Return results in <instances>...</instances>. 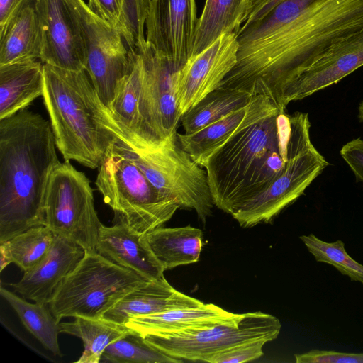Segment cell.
<instances>
[{
	"label": "cell",
	"mask_w": 363,
	"mask_h": 363,
	"mask_svg": "<svg viewBox=\"0 0 363 363\" xmlns=\"http://www.w3.org/2000/svg\"><path fill=\"white\" fill-rule=\"evenodd\" d=\"M249 0H206L199 18L191 56L225 33H237L245 22Z\"/></svg>",
	"instance_id": "obj_26"
},
{
	"label": "cell",
	"mask_w": 363,
	"mask_h": 363,
	"mask_svg": "<svg viewBox=\"0 0 363 363\" xmlns=\"http://www.w3.org/2000/svg\"><path fill=\"white\" fill-rule=\"evenodd\" d=\"M131 66L118 83L109 111L135 152L153 151L164 147V135L152 104L142 56L130 52Z\"/></svg>",
	"instance_id": "obj_12"
},
{
	"label": "cell",
	"mask_w": 363,
	"mask_h": 363,
	"mask_svg": "<svg viewBox=\"0 0 363 363\" xmlns=\"http://www.w3.org/2000/svg\"><path fill=\"white\" fill-rule=\"evenodd\" d=\"M42 30L33 4L24 7L0 31V65L40 60Z\"/></svg>",
	"instance_id": "obj_24"
},
{
	"label": "cell",
	"mask_w": 363,
	"mask_h": 363,
	"mask_svg": "<svg viewBox=\"0 0 363 363\" xmlns=\"http://www.w3.org/2000/svg\"><path fill=\"white\" fill-rule=\"evenodd\" d=\"M82 32L85 71L109 109L118 83L128 73L131 56L120 33L96 16L84 0H66Z\"/></svg>",
	"instance_id": "obj_11"
},
{
	"label": "cell",
	"mask_w": 363,
	"mask_h": 363,
	"mask_svg": "<svg viewBox=\"0 0 363 363\" xmlns=\"http://www.w3.org/2000/svg\"><path fill=\"white\" fill-rule=\"evenodd\" d=\"M198 21L196 0H150L146 40L182 69L191 56Z\"/></svg>",
	"instance_id": "obj_13"
},
{
	"label": "cell",
	"mask_w": 363,
	"mask_h": 363,
	"mask_svg": "<svg viewBox=\"0 0 363 363\" xmlns=\"http://www.w3.org/2000/svg\"><path fill=\"white\" fill-rule=\"evenodd\" d=\"M44 86L43 64L38 60L0 65V120L43 96Z\"/></svg>",
	"instance_id": "obj_22"
},
{
	"label": "cell",
	"mask_w": 363,
	"mask_h": 363,
	"mask_svg": "<svg viewBox=\"0 0 363 363\" xmlns=\"http://www.w3.org/2000/svg\"><path fill=\"white\" fill-rule=\"evenodd\" d=\"M235 313L213 303L182 308L130 319L125 325L140 335L147 333H171L216 324Z\"/></svg>",
	"instance_id": "obj_23"
},
{
	"label": "cell",
	"mask_w": 363,
	"mask_h": 363,
	"mask_svg": "<svg viewBox=\"0 0 363 363\" xmlns=\"http://www.w3.org/2000/svg\"><path fill=\"white\" fill-rule=\"evenodd\" d=\"M150 0H123L118 32L129 51L138 52L146 43L145 27Z\"/></svg>",
	"instance_id": "obj_33"
},
{
	"label": "cell",
	"mask_w": 363,
	"mask_h": 363,
	"mask_svg": "<svg viewBox=\"0 0 363 363\" xmlns=\"http://www.w3.org/2000/svg\"><path fill=\"white\" fill-rule=\"evenodd\" d=\"M43 101L56 147L65 161L96 169L109 147L130 143L103 104L85 70L43 64Z\"/></svg>",
	"instance_id": "obj_4"
},
{
	"label": "cell",
	"mask_w": 363,
	"mask_h": 363,
	"mask_svg": "<svg viewBox=\"0 0 363 363\" xmlns=\"http://www.w3.org/2000/svg\"><path fill=\"white\" fill-rule=\"evenodd\" d=\"M267 342L264 340H257L242 343L213 354L206 362L242 363L253 361L263 355V347Z\"/></svg>",
	"instance_id": "obj_34"
},
{
	"label": "cell",
	"mask_w": 363,
	"mask_h": 363,
	"mask_svg": "<svg viewBox=\"0 0 363 363\" xmlns=\"http://www.w3.org/2000/svg\"><path fill=\"white\" fill-rule=\"evenodd\" d=\"M138 53L143 60L147 90L159 125L167 140L175 139L182 117L178 103L181 69L147 41Z\"/></svg>",
	"instance_id": "obj_17"
},
{
	"label": "cell",
	"mask_w": 363,
	"mask_h": 363,
	"mask_svg": "<svg viewBox=\"0 0 363 363\" xmlns=\"http://www.w3.org/2000/svg\"><path fill=\"white\" fill-rule=\"evenodd\" d=\"M290 121L287 160L282 172L264 192L231 215L242 228L272 221L296 201L328 165L311 140L308 113L296 112L290 115Z\"/></svg>",
	"instance_id": "obj_6"
},
{
	"label": "cell",
	"mask_w": 363,
	"mask_h": 363,
	"mask_svg": "<svg viewBox=\"0 0 363 363\" xmlns=\"http://www.w3.org/2000/svg\"><path fill=\"white\" fill-rule=\"evenodd\" d=\"M84 254V250L75 242L55 235L53 244L44 259L32 269L24 272L21 280L11 286L25 298L48 305L57 287Z\"/></svg>",
	"instance_id": "obj_18"
},
{
	"label": "cell",
	"mask_w": 363,
	"mask_h": 363,
	"mask_svg": "<svg viewBox=\"0 0 363 363\" xmlns=\"http://www.w3.org/2000/svg\"><path fill=\"white\" fill-rule=\"evenodd\" d=\"M300 239L317 262L333 266L342 274L363 285V265L350 257L342 240L327 242L313 234L302 235Z\"/></svg>",
	"instance_id": "obj_32"
},
{
	"label": "cell",
	"mask_w": 363,
	"mask_h": 363,
	"mask_svg": "<svg viewBox=\"0 0 363 363\" xmlns=\"http://www.w3.org/2000/svg\"><path fill=\"white\" fill-rule=\"evenodd\" d=\"M275 106L276 104L267 96H253L246 106L230 113L203 128L193 133L177 134L179 143L192 160L201 165L211 153L244 123Z\"/></svg>",
	"instance_id": "obj_21"
},
{
	"label": "cell",
	"mask_w": 363,
	"mask_h": 363,
	"mask_svg": "<svg viewBox=\"0 0 363 363\" xmlns=\"http://www.w3.org/2000/svg\"><path fill=\"white\" fill-rule=\"evenodd\" d=\"M296 363H363V353L312 350L295 354Z\"/></svg>",
	"instance_id": "obj_35"
},
{
	"label": "cell",
	"mask_w": 363,
	"mask_h": 363,
	"mask_svg": "<svg viewBox=\"0 0 363 363\" xmlns=\"http://www.w3.org/2000/svg\"><path fill=\"white\" fill-rule=\"evenodd\" d=\"M203 303L175 289L163 276L143 281L108 310L103 318L125 325L133 318L174 308L196 307Z\"/></svg>",
	"instance_id": "obj_20"
},
{
	"label": "cell",
	"mask_w": 363,
	"mask_h": 363,
	"mask_svg": "<svg viewBox=\"0 0 363 363\" xmlns=\"http://www.w3.org/2000/svg\"><path fill=\"white\" fill-rule=\"evenodd\" d=\"M34 0H0V31L24 7L33 4Z\"/></svg>",
	"instance_id": "obj_38"
},
{
	"label": "cell",
	"mask_w": 363,
	"mask_h": 363,
	"mask_svg": "<svg viewBox=\"0 0 363 363\" xmlns=\"http://www.w3.org/2000/svg\"><path fill=\"white\" fill-rule=\"evenodd\" d=\"M123 0H88L89 9L118 31Z\"/></svg>",
	"instance_id": "obj_37"
},
{
	"label": "cell",
	"mask_w": 363,
	"mask_h": 363,
	"mask_svg": "<svg viewBox=\"0 0 363 363\" xmlns=\"http://www.w3.org/2000/svg\"><path fill=\"white\" fill-rule=\"evenodd\" d=\"M237 33L221 35L208 48L191 57L180 69L178 103L181 114L209 92L219 88L237 62Z\"/></svg>",
	"instance_id": "obj_15"
},
{
	"label": "cell",
	"mask_w": 363,
	"mask_h": 363,
	"mask_svg": "<svg viewBox=\"0 0 363 363\" xmlns=\"http://www.w3.org/2000/svg\"><path fill=\"white\" fill-rule=\"evenodd\" d=\"M363 29V0H286L237 33V62L220 87L269 98L285 94L328 48Z\"/></svg>",
	"instance_id": "obj_1"
},
{
	"label": "cell",
	"mask_w": 363,
	"mask_h": 363,
	"mask_svg": "<svg viewBox=\"0 0 363 363\" xmlns=\"http://www.w3.org/2000/svg\"><path fill=\"white\" fill-rule=\"evenodd\" d=\"M279 320L261 311L235 313L216 324L171 333L141 335L155 350L180 360L206 362L213 354L257 340H275L281 330Z\"/></svg>",
	"instance_id": "obj_8"
},
{
	"label": "cell",
	"mask_w": 363,
	"mask_h": 363,
	"mask_svg": "<svg viewBox=\"0 0 363 363\" xmlns=\"http://www.w3.org/2000/svg\"><path fill=\"white\" fill-rule=\"evenodd\" d=\"M164 270L197 262L203 247L201 230L187 225L155 228L145 234Z\"/></svg>",
	"instance_id": "obj_25"
},
{
	"label": "cell",
	"mask_w": 363,
	"mask_h": 363,
	"mask_svg": "<svg viewBox=\"0 0 363 363\" xmlns=\"http://www.w3.org/2000/svg\"><path fill=\"white\" fill-rule=\"evenodd\" d=\"M290 115L274 106L251 118L201 166L214 206L230 216L264 192L287 160Z\"/></svg>",
	"instance_id": "obj_3"
},
{
	"label": "cell",
	"mask_w": 363,
	"mask_h": 363,
	"mask_svg": "<svg viewBox=\"0 0 363 363\" xmlns=\"http://www.w3.org/2000/svg\"><path fill=\"white\" fill-rule=\"evenodd\" d=\"M363 66V29L337 42L309 66L286 91L284 106L308 97Z\"/></svg>",
	"instance_id": "obj_16"
},
{
	"label": "cell",
	"mask_w": 363,
	"mask_h": 363,
	"mask_svg": "<svg viewBox=\"0 0 363 363\" xmlns=\"http://www.w3.org/2000/svg\"><path fill=\"white\" fill-rule=\"evenodd\" d=\"M284 0H249V9L245 23H250L264 18Z\"/></svg>",
	"instance_id": "obj_39"
},
{
	"label": "cell",
	"mask_w": 363,
	"mask_h": 363,
	"mask_svg": "<svg viewBox=\"0 0 363 363\" xmlns=\"http://www.w3.org/2000/svg\"><path fill=\"white\" fill-rule=\"evenodd\" d=\"M55 234L46 225L31 228L4 241L12 262L23 272L39 264L52 247Z\"/></svg>",
	"instance_id": "obj_30"
},
{
	"label": "cell",
	"mask_w": 363,
	"mask_h": 363,
	"mask_svg": "<svg viewBox=\"0 0 363 363\" xmlns=\"http://www.w3.org/2000/svg\"><path fill=\"white\" fill-rule=\"evenodd\" d=\"M182 360L169 357L147 345L143 337L130 331L110 344L100 362L110 363H178Z\"/></svg>",
	"instance_id": "obj_31"
},
{
	"label": "cell",
	"mask_w": 363,
	"mask_h": 363,
	"mask_svg": "<svg viewBox=\"0 0 363 363\" xmlns=\"http://www.w3.org/2000/svg\"><path fill=\"white\" fill-rule=\"evenodd\" d=\"M55 147L50 123L36 113L24 108L0 120V242L45 225Z\"/></svg>",
	"instance_id": "obj_2"
},
{
	"label": "cell",
	"mask_w": 363,
	"mask_h": 363,
	"mask_svg": "<svg viewBox=\"0 0 363 363\" xmlns=\"http://www.w3.org/2000/svg\"><path fill=\"white\" fill-rule=\"evenodd\" d=\"M45 223L55 235L79 245L85 252H96L100 222L88 177L69 162L53 169L45 195Z\"/></svg>",
	"instance_id": "obj_10"
},
{
	"label": "cell",
	"mask_w": 363,
	"mask_h": 363,
	"mask_svg": "<svg viewBox=\"0 0 363 363\" xmlns=\"http://www.w3.org/2000/svg\"><path fill=\"white\" fill-rule=\"evenodd\" d=\"M123 145L162 196L180 208L195 211L203 223L212 215L214 203L206 172L182 148L177 138L153 151L135 152Z\"/></svg>",
	"instance_id": "obj_9"
},
{
	"label": "cell",
	"mask_w": 363,
	"mask_h": 363,
	"mask_svg": "<svg viewBox=\"0 0 363 363\" xmlns=\"http://www.w3.org/2000/svg\"><path fill=\"white\" fill-rule=\"evenodd\" d=\"M340 152L357 180L363 182V139L357 138L348 141Z\"/></svg>",
	"instance_id": "obj_36"
},
{
	"label": "cell",
	"mask_w": 363,
	"mask_h": 363,
	"mask_svg": "<svg viewBox=\"0 0 363 363\" xmlns=\"http://www.w3.org/2000/svg\"><path fill=\"white\" fill-rule=\"evenodd\" d=\"M60 333L82 340L84 350L77 363H99L105 349L127 334L124 325L101 318L76 317L72 321L60 323Z\"/></svg>",
	"instance_id": "obj_28"
},
{
	"label": "cell",
	"mask_w": 363,
	"mask_h": 363,
	"mask_svg": "<svg viewBox=\"0 0 363 363\" xmlns=\"http://www.w3.org/2000/svg\"><path fill=\"white\" fill-rule=\"evenodd\" d=\"M33 6L42 30L40 61L65 69L85 70L82 32L66 0H34Z\"/></svg>",
	"instance_id": "obj_14"
},
{
	"label": "cell",
	"mask_w": 363,
	"mask_h": 363,
	"mask_svg": "<svg viewBox=\"0 0 363 363\" xmlns=\"http://www.w3.org/2000/svg\"><path fill=\"white\" fill-rule=\"evenodd\" d=\"M0 294L16 312L26 328L43 346L54 354L62 356L58 343L60 321L48 305L37 302L31 303L2 286Z\"/></svg>",
	"instance_id": "obj_29"
},
{
	"label": "cell",
	"mask_w": 363,
	"mask_h": 363,
	"mask_svg": "<svg viewBox=\"0 0 363 363\" xmlns=\"http://www.w3.org/2000/svg\"><path fill=\"white\" fill-rule=\"evenodd\" d=\"M143 278L99 252H85L55 291L48 306L60 321L66 317L101 318Z\"/></svg>",
	"instance_id": "obj_7"
},
{
	"label": "cell",
	"mask_w": 363,
	"mask_h": 363,
	"mask_svg": "<svg viewBox=\"0 0 363 363\" xmlns=\"http://www.w3.org/2000/svg\"><path fill=\"white\" fill-rule=\"evenodd\" d=\"M0 271L2 272L9 264L12 263L11 255L6 242H0Z\"/></svg>",
	"instance_id": "obj_40"
},
{
	"label": "cell",
	"mask_w": 363,
	"mask_h": 363,
	"mask_svg": "<svg viewBox=\"0 0 363 363\" xmlns=\"http://www.w3.org/2000/svg\"><path fill=\"white\" fill-rule=\"evenodd\" d=\"M96 252L113 262L136 273L145 280L164 276V269L152 252L145 234L125 223L101 225L99 230Z\"/></svg>",
	"instance_id": "obj_19"
},
{
	"label": "cell",
	"mask_w": 363,
	"mask_h": 363,
	"mask_svg": "<svg viewBox=\"0 0 363 363\" xmlns=\"http://www.w3.org/2000/svg\"><path fill=\"white\" fill-rule=\"evenodd\" d=\"M96 184L118 221L143 234L162 226L180 208L151 184L121 141L106 153Z\"/></svg>",
	"instance_id": "obj_5"
},
{
	"label": "cell",
	"mask_w": 363,
	"mask_h": 363,
	"mask_svg": "<svg viewBox=\"0 0 363 363\" xmlns=\"http://www.w3.org/2000/svg\"><path fill=\"white\" fill-rule=\"evenodd\" d=\"M358 118L363 122V101L360 102L358 106Z\"/></svg>",
	"instance_id": "obj_41"
},
{
	"label": "cell",
	"mask_w": 363,
	"mask_h": 363,
	"mask_svg": "<svg viewBox=\"0 0 363 363\" xmlns=\"http://www.w3.org/2000/svg\"><path fill=\"white\" fill-rule=\"evenodd\" d=\"M252 96L246 91L224 87L209 92L182 115L184 133H195L246 106Z\"/></svg>",
	"instance_id": "obj_27"
}]
</instances>
